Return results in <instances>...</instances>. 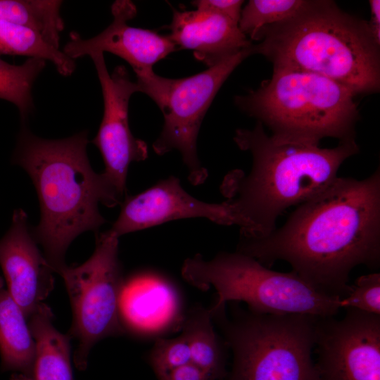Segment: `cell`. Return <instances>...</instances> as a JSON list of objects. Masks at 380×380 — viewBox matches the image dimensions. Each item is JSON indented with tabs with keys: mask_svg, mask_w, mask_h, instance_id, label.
Instances as JSON below:
<instances>
[{
	"mask_svg": "<svg viewBox=\"0 0 380 380\" xmlns=\"http://www.w3.org/2000/svg\"><path fill=\"white\" fill-rule=\"evenodd\" d=\"M244 1L240 0H197L192 1L196 9L226 16L239 24Z\"/></svg>",
	"mask_w": 380,
	"mask_h": 380,
	"instance_id": "obj_25",
	"label": "cell"
},
{
	"mask_svg": "<svg viewBox=\"0 0 380 380\" xmlns=\"http://www.w3.org/2000/svg\"><path fill=\"white\" fill-rule=\"evenodd\" d=\"M339 306L380 315V273L359 277L350 285L347 296L340 299Z\"/></svg>",
	"mask_w": 380,
	"mask_h": 380,
	"instance_id": "obj_24",
	"label": "cell"
},
{
	"mask_svg": "<svg viewBox=\"0 0 380 380\" xmlns=\"http://www.w3.org/2000/svg\"><path fill=\"white\" fill-rule=\"evenodd\" d=\"M111 12L112 23L95 37L83 39L71 32L63 52L75 61L98 52H109L127 61L138 78L153 72L156 62L177 50L169 36L128 24L137 15V8L131 1H115Z\"/></svg>",
	"mask_w": 380,
	"mask_h": 380,
	"instance_id": "obj_12",
	"label": "cell"
},
{
	"mask_svg": "<svg viewBox=\"0 0 380 380\" xmlns=\"http://www.w3.org/2000/svg\"><path fill=\"white\" fill-rule=\"evenodd\" d=\"M51 308L42 303L28 317L35 346L34 380H73L69 335L53 324Z\"/></svg>",
	"mask_w": 380,
	"mask_h": 380,
	"instance_id": "obj_17",
	"label": "cell"
},
{
	"mask_svg": "<svg viewBox=\"0 0 380 380\" xmlns=\"http://www.w3.org/2000/svg\"><path fill=\"white\" fill-rule=\"evenodd\" d=\"M0 266L7 291L28 319L53 289L54 272L20 208L13 212L11 224L0 239Z\"/></svg>",
	"mask_w": 380,
	"mask_h": 380,
	"instance_id": "obj_14",
	"label": "cell"
},
{
	"mask_svg": "<svg viewBox=\"0 0 380 380\" xmlns=\"http://www.w3.org/2000/svg\"><path fill=\"white\" fill-rule=\"evenodd\" d=\"M119 313L125 331L143 336L182 329L185 315L176 288L155 272L139 273L125 280Z\"/></svg>",
	"mask_w": 380,
	"mask_h": 380,
	"instance_id": "obj_15",
	"label": "cell"
},
{
	"mask_svg": "<svg viewBox=\"0 0 380 380\" xmlns=\"http://www.w3.org/2000/svg\"><path fill=\"white\" fill-rule=\"evenodd\" d=\"M198 217L232 225L225 201L210 203L198 200L183 189L178 177L170 176L138 194L126 196L117 220L108 231L119 238L172 220Z\"/></svg>",
	"mask_w": 380,
	"mask_h": 380,
	"instance_id": "obj_13",
	"label": "cell"
},
{
	"mask_svg": "<svg viewBox=\"0 0 380 380\" xmlns=\"http://www.w3.org/2000/svg\"><path fill=\"white\" fill-rule=\"evenodd\" d=\"M11 380H34L30 376L22 373L15 372L11 375Z\"/></svg>",
	"mask_w": 380,
	"mask_h": 380,
	"instance_id": "obj_28",
	"label": "cell"
},
{
	"mask_svg": "<svg viewBox=\"0 0 380 380\" xmlns=\"http://www.w3.org/2000/svg\"><path fill=\"white\" fill-rule=\"evenodd\" d=\"M181 273L200 290H215L211 313L229 302H243L252 312L272 315L326 317L341 309L340 297L319 290L292 270H272L238 251L220 252L211 260L196 254L184 260Z\"/></svg>",
	"mask_w": 380,
	"mask_h": 380,
	"instance_id": "obj_6",
	"label": "cell"
},
{
	"mask_svg": "<svg viewBox=\"0 0 380 380\" xmlns=\"http://www.w3.org/2000/svg\"><path fill=\"white\" fill-rule=\"evenodd\" d=\"M356 94L322 75L273 68L272 77L256 90L237 96L236 105L277 137L319 144L326 137L355 139L359 111Z\"/></svg>",
	"mask_w": 380,
	"mask_h": 380,
	"instance_id": "obj_5",
	"label": "cell"
},
{
	"mask_svg": "<svg viewBox=\"0 0 380 380\" xmlns=\"http://www.w3.org/2000/svg\"><path fill=\"white\" fill-rule=\"evenodd\" d=\"M317 320L319 380H380V315L347 308Z\"/></svg>",
	"mask_w": 380,
	"mask_h": 380,
	"instance_id": "obj_10",
	"label": "cell"
},
{
	"mask_svg": "<svg viewBox=\"0 0 380 380\" xmlns=\"http://www.w3.org/2000/svg\"><path fill=\"white\" fill-rule=\"evenodd\" d=\"M45 66L46 61L41 58H29L21 65H13L0 57V99L17 107L22 122L34 110L32 87Z\"/></svg>",
	"mask_w": 380,
	"mask_h": 380,
	"instance_id": "obj_21",
	"label": "cell"
},
{
	"mask_svg": "<svg viewBox=\"0 0 380 380\" xmlns=\"http://www.w3.org/2000/svg\"><path fill=\"white\" fill-rule=\"evenodd\" d=\"M234 140L251 152L252 168L246 176L239 170L229 173L220 189L227 198L232 225L239 227L241 238L250 239L270 234L282 213L327 187L341 164L359 152L355 139L320 148L269 136L258 121L253 129H237Z\"/></svg>",
	"mask_w": 380,
	"mask_h": 380,
	"instance_id": "obj_2",
	"label": "cell"
},
{
	"mask_svg": "<svg viewBox=\"0 0 380 380\" xmlns=\"http://www.w3.org/2000/svg\"><path fill=\"white\" fill-rule=\"evenodd\" d=\"M371 18L368 22L370 31L376 40L380 44V1L379 0L369 1Z\"/></svg>",
	"mask_w": 380,
	"mask_h": 380,
	"instance_id": "obj_27",
	"label": "cell"
},
{
	"mask_svg": "<svg viewBox=\"0 0 380 380\" xmlns=\"http://www.w3.org/2000/svg\"><path fill=\"white\" fill-rule=\"evenodd\" d=\"M252 53L273 68L315 73L356 95L379 91V44L368 22L350 15L332 1H307L292 18L262 27Z\"/></svg>",
	"mask_w": 380,
	"mask_h": 380,
	"instance_id": "obj_4",
	"label": "cell"
},
{
	"mask_svg": "<svg viewBox=\"0 0 380 380\" xmlns=\"http://www.w3.org/2000/svg\"><path fill=\"white\" fill-rule=\"evenodd\" d=\"M306 3L305 0H250L241 11L239 27L255 40L262 27L292 18Z\"/></svg>",
	"mask_w": 380,
	"mask_h": 380,
	"instance_id": "obj_22",
	"label": "cell"
},
{
	"mask_svg": "<svg viewBox=\"0 0 380 380\" xmlns=\"http://www.w3.org/2000/svg\"><path fill=\"white\" fill-rule=\"evenodd\" d=\"M148 360L158 378L190 362V349L185 336L181 333L173 338L157 337L150 351Z\"/></svg>",
	"mask_w": 380,
	"mask_h": 380,
	"instance_id": "obj_23",
	"label": "cell"
},
{
	"mask_svg": "<svg viewBox=\"0 0 380 380\" xmlns=\"http://www.w3.org/2000/svg\"><path fill=\"white\" fill-rule=\"evenodd\" d=\"M119 238L108 231L96 234L91 257L77 266L65 265L63 279L72 313L68 333L77 342L74 363L87 367L90 350L101 340L123 334L119 301L125 282L118 258Z\"/></svg>",
	"mask_w": 380,
	"mask_h": 380,
	"instance_id": "obj_9",
	"label": "cell"
},
{
	"mask_svg": "<svg viewBox=\"0 0 380 380\" xmlns=\"http://www.w3.org/2000/svg\"><path fill=\"white\" fill-rule=\"evenodd\" d=\"M168 28L176 46L192 50L208 68L253 45L237 23L210 11L174 10Z\"/></svg>",
	"mask_w": 380,
	"mask_h": 380,
	"instance_id": "obj_16",
	"label": "cell"
},
{
	"mask_svg": "<svg viewBox=\"0 0 380 380\" xmlns=\"http://www.w3.org/2000/svg\"><path fill=\"white\" fill-rule=\"evenodd\" d=\"M213 313L233 356L230 380H319L312 357L319 317L252 312L232 305Z\"/></svg>",
	"mask_w": 380,
	"mask_h": 380,
	"instance_id": "obj_7",
	"label": "cell"
},
{
	"mask_svg": "<svg viewBox=\"0 0 380 380\" xmlns=\"http://www.w3.org/2000/svg\"><path fill=\"white\" fill-rule=\"evenodd\" d=\"M35 346L28 321L0 277L1 369L32 376Z\"/></svg>",
	"mask_w": 380,
	"mask_h": 380,
	"instance_id": "obj_18",
	"label": "cell"
},
{
	"mask_svg": "<svg viewBox=\"0 0 380 380\" xmlns=\"http://www.w3.org/2000/svg\"><path fill=\"white\" fill-rule=\"evenodd\" d=\"M236 251L262 265L284 260L319 290L344 298L353 268L379 267V167L361 180L337 177L297 205L281 228L261 239L241 238Z\"/></svg>",
	"mask_w": 380,
	"mask_h": 380,
	"instance_id": "obj_1",
	"label": "cell"
},
{
	"mask_svg": "<svg viewBox=\"0 0 380 380\" xmlns=\"http://www.w3.org/2000/svg\"><path fill=\"white\" fill-rule=\"evenodd\" d=\"M159 380H214L205 370L190 362L162 375Z\"/></svg>",
	"mask_w": 380,
	"mask_h": 380,
	"instance_id": "obj_26",
	"label": "cell"
},
{
	"mask_svg": "<svg viewBox=\"0 0 380 380\" xmlns=\"http://www.w3.org/2000/svg\"><path fill=\"white\" fill-rule=\"evenodd\" d=\"M22 123L13 163L26 171L35 187L41 217L32 234L57 273L66 265L65 255L72 241L87 231L97 232L105 224L99 203L115 207L122 197L103 172L91 167L87 131L47 139Z\"/></svg>",
	"mask_w": 380,
	"mask_h": 380,
	"instance_id": "obj_3",
	"label": "cell"
},
{
	"mask_svg": "<svg viewBox=\"0 0 380 380\" xmlns=\"http://www.w3.org/2000/svg\"><path fill=\"white\" fill-rule=\"evenodd\" d=\"M99 80L103 114L97 134L91 142L99 148L105 165L103 174L123 198L129 165L148 157V146L132 133L128 120L129 101L139 91L137 82L132 81L123 65L109 73L103 53L90 56Z\"/></svg>",
	"mask_w": 380,
	"mask_h": 380,
	"instance_id": "obj_11",
	"label": "cell"
},
{
	"mask_svg": "<svg viewBox=\"0 0 380 380\" xmlns=\"http://www.w3.org/2000/svg\"><path fill=\"white\" fill-rule=\"evenodd\" d=\"M182 329L189 343L191 362L214 380L225 377V353L214 329L210 309L201 305L193 307L185 315Z\"/></svg>",
	"mask_w": 380,
	"mask_h": 380,
	"instance_id": "obj_19",
	"label": "cell"
},
{
	"mask_svg": "<svg viewBox=\"0 0 380 380\" xmlns=\"http://www.w3.org/2000/svg\"><path fill=\"white\" fill-rule=\"evenodd\" d=\"M1 55L24 56L49 61L65 77L70 76L76 68L75 60L49 44L37 32L5 21H0Z\"/></svg>",
	"mask_w": 380,
	"mask_h": 380,
	"instance_id": "obj_20",
	"label": "cell"
},
{
	"mask_svg": "<svg viewBox=\"0 0 380 380\" xmlns=\"http://www.w3.org/2000/svg\"><path fill=\"white\" fill-rule=\"evenodd\" d=\"M252 46L190 77L170 79L153 72L137 78L140 92L154 101L164 117L163 129L153 144V151L164 155L177 150L187 167L188 179L194 185L203 184L208 177L196 147L203 119L225 80L253 54Z\"/></svg>",
	"mask_w": 380,
	"mask_h": 380,
	"instance_id": "obj_8",
	"label": "cell"
}]
</instances>
